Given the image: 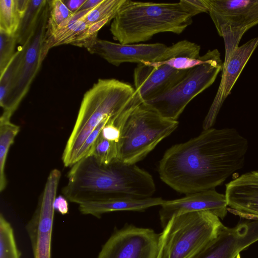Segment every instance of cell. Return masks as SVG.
I'll return each mask as SVG.
<instances>
[{
  "mask_svg": "<svg viewBox=\"0 0 258 258\" xmlns=\"http://www.w3.org/2000/svg\"><path fill=\"white\" fill-rule=\"evenodd\" d=\"M217 32L224 40V61L244 34L258 25V0H205Z\"/></svg>",
  "mask_w": 258,
  "mask_h": 258,
  "instance_id": "9c48e42d",
  "label": "cell"
},
{
  "mask_svg": "<svg viewBox=\"0 0 258 258\" xmlns=\"http://www.w3.org/2000/svg\"><path fill=\"white\" fill-rule=\"evenodd\" d=\"M180 199L166 200L160 206L159 217L163 228L174 216L184 213L207 211L223 219L227 213V204L225 195L217 192L215 188L202 190Z\"/></svg>",
  "mask_w": 258,
  "mask_h": 258,
  "instance_id": "2e32d148",
  "label": "cell"
},
{
  "mask_svg": "<svg viewBox=\"0 0 258 258\" xmlns=\"http://www.w3.org/2000/svg\"><path fill=\"white\" fill-rule=\"evenodd\" d=\"M189 70H178L161 61L140 63L134 70L135 89L143 101H147L173 87Z\"/></svg>",
  "mask_w": 258,
  "mask_h": 258,
  "instance_id": "5bb4252c",
  "label": "cell"
},
{
  "mask_svg": "<svg viewBox=\"0 0 258 258\" xmlns=\"http://www.w3.org/2000/svg\"><path fill=\"white\" fill-rule=\"evenodd\" d=\"M224 225L207 211L173 216L160 233L156 258H190L215 238Z\"/></svg>",
  "mask_w": 258,
  "mask_h": 258,
  "instance_id": "5b68a950",
  "label": "cell"
},
{
  "mask_svg": "<svg viewBox=\"0 0 258 258\" xmlns=\"http://www.w3.org/2000/svg\"><path fill=\"white\" fill-rule=\"evenodd\" d=\"M79 47H85L90 53L97 54L115 66L124 62H156L167 47L161 43L122 44L100 39L97 35L86 39Z\"/></svg>",
  "mask_w": 258,
  "mask_h": 258,
  "instance_id": "7c38bea8",
  "label": "cell"
},
{
  "mask_svg": "<svg viewBox=\"0 0 258 258\" xmlns=\"http://www.w3.org/2000/svg\"><path fill=\"white\" fill-rule=\"evenodd\" d=\"M119 116L111 118L104 126L100 133L103 138L107 140L118 143L120 136V130L116 125L115 121Z\"/></svg>",
  "mask_w": 258,
  "mask_h": 258,
  "instance_id": "f1b7e54d",
  "label": "cell"
},
{
  "mask_svg": "<svg viewBox=\"0 0 258 258\" xmlns=\"http://www.w3.org/2000/svg\"><path fill=\"white\" fill-rule=\"evenodd\" d=\"M20 127L10 120L0 119V191L6 187L8 181L5 174V165L8 152Z\"/></svg>",
  "mask_w": 258,
  "mask_h": 258,
  "instance_id": "ffe728a7",
  "label": "cell"
},
{
  "mask_svg": "<svg viewBox=\"0 0 258 258\" xmlns=\"http://www.w3.org/2000/svg\"><path fill=\"white\" fill-rule=\"evenodd\" d=\"M102 1L103 0H86L79 11L93 9L101 3Z\"/></svg>",
  "mask_w": 258,
  "mask_h": 258,
  "instance_id": "1f68e13d",
  "label": "cell"
},
{
  "mask_svg": "<svg viewBox=\"0 0 258 258\" xmlns=\"http://www.w3.org/2000/svg\"><path fill=\"white\" fill-rule=\"evenodd\" d=\"M258 46V36L238 46L226 61H223L219 87L209 110L203 122V130L212 127L218 113L244 67Z\"/></svg>",
  "mask_w": 258,
  "mask_h": 258,
  "instance_id": "9a60e30c",
  "label": "cell"
},
{
  "mask_svg": "<svg viewBox=\"0 0 258 258\" xmlns=\"http://www.w3.org/2000/svg\"><path fill=\"white\" fill-rule=\"evenodd\" d=\"M225 195L228 211L246 220H258V170L226 184Z\"/></svg>",
  "mask_w": 258,
  "mask_h": 258,
  "instance_id": "e0dca14e",
  "label": "cell"
},
{
  "mask_svg": "<svg viewBox=\"0 0 258 258\" xmlns=\"http://www.w3.org/2000/svg\"><path fill=\"white\" fill-rule=\"evenodd\" d=\"M61 174L56 168L50 172L37 208L26 225L34 258H51L53 204Z\"/></svg>",
  "mask_w": 258,
  "mask_h": 258,
  "instance_id": "30bf717a",
  "label": "cell"
},
{
  "mask_svg": "<svg viewBox=\"0 0 258 258\" xmlns=\"http://www.w3.org/2000/svg\"><path fill=\"white\" fill-rule=\"evenodd\" d=\"M49 17L48 1L40 14L35 28L27 42L22 45V54L9 92L0 104L3 112L0 119L10 120L28 93L44 59L43 49Z\"/></svg>",
  "mask_w": 258,
  "mask_h": 258,
  "instance_id": "52a82bcc",
  "label": "cell"
},
{
  "mask_svg": "<svg viewBox=\"0 0 258 258\" xmlns=\"http://www.w3.org/2000/svg\"><path fill=\"white\" fill-rule=\"evenodd\" d=\"M67 177L62 193L78 205L117 197L148 198L156 190L152 176L136 164L118 159L101 164L91 154L75 163Z\"/></svg>",
  "mask_w": 258,
  "mask_h": 258,
  "instance_id": "7a4b0ae2",
  "label": "cell"
},
{
  "mask_svg": "<svg viewBox=\"0 0 258 258\" xmlns=\"http://www.w3.org/2000/svg\"><path fill=\"white\" fill-rule=\"evenodd\" d=\"M223 62L218 57L189 69L175 86L155 98L143 102L162 116L177 120L189 102L211 86L222 71Z\"/></svg>",
  "mask_w": 258,
  "mask_h": 258,
  "instance_id": "ba28073f",
  "label": "cell"
},
{
  "mask_svg": "<svg viewBox=\"0 0 258 258\" xmlns=\"http://www.w3.org/2000/svg\"><path fill=\"white\" fill-rule=\"evenodd\" d=\"M236 258H241L240 255L239 254H238L237 255V256H236Z\"/></svg>",
  "mask_w": 258,
  "mask_h": 258,
  "instance_id": "d6a6232c",
  "label": "cell"
},
{
  "mask_svg": "<svg viewBox=\"0 0 258 258\" xmlns=\"http://www.w3.org/2000/svg\"><path fill=\"white\" fill-rule=\"evenodd\" d=\"M178 124L177 120L162 116L142 102L128 114L120 126L118 159L136 164L173 133Z\"/></svg>",
  "mask_w": 258,
  "mask_h": 258,
  "instance_id": "8992f818",
  "label": "cell"
},
{
  "mask_svg": "<svg viewBox=\"0 0 258 258\" xmlns=\"http://www.w3.org/2000/svg\"><path fill=\"white\" fill-rule=\"evenodd\" d=\"M194 17L186 0L156 3L125 0L111 24L114 39L127 44L147 41L162 32L179 34Z\"/></svg>",
  "mask_w": 258,
  "mask_h": 258,
  "instance_id": "277c9868",
  "label": "cell"
},
{
  "mask_svg": "<svg viewBox=\"0 0 258 258\" xmlns=\"http://www.w3.org/2000/svg\"><path fill=\"white\" fill-rule=\"evenodd\" d=\"M47 0H29L27 9L21 19L17 33V42L23 45L34 31Z\"/></svg>",
  "mask_w": 258,
  "mask_h": 258,
  "instance_id": "44dd1931",
  "label": "cell"
},
{
  "mask_svg": "<svg viewBox=\"0 0 258 258\" xmlns=\"http://www.w3.org/2000/svg\"><path fill=\"white\" fill-rule=\"evenodd\" d=\"M125 0H103L95 8L83 17L90 26L94 23L108 19H113Z\"/></svg>",
  "mask_w": 258,
  "mask_h": 258,
  "instance_id": "cb8c5ba5",
  "label": "cell"
},
{
  "mask_svg": "<svg viewBox=\"0 0 258 258\" xmlns=\"http://www.w3.org/2000/svg\"><path fill=\"white\" fill-rule=\"evenodd\" d=\"M247 139L234 128L204 130L169 148L159 161L160 179L185 195L215 188L242 168Z\"/></svg>",
  "mask_w": 258,
  "mask_h": 258,
  "instance_id": "6da1fadb",
  "label": "cell"
},
{
  "mask_svg": "<svg viewBox=\"0 0 258 258\" xmlns=\"http://www.w3.org/2000/svg\"><path fill=\"white\" fill-rule=\"evenodd\" d=\"M17 43V35L0 30V73L5 70L15 53Z\"/></svg>",
  "mask_w": 258,
  "mask_h": 258,
  "instance_id": "4316f807",
  "label": "cell"
},
{
  "mask_svg": "<svg viewBox=\"0 0 258 258\" xmlns=\"http://www.w3.org/2000/svg\"><path fill=\"white\" fill-rule=\"evenodd\" d=\"M53 207L54 211H56L62 215H65L69 212V204L67 199L61 195L56 197Z\"/></svg>",
  "mask_w": 258,
  "mask_h": 258,
  "instance_id": "f546056e",
  "label": "cell"
},
{
  "mask_svg": "<svg viewBox=\"0 0 258 258\" xmlns=\"http://www.w3.org/2000/svg\"><path fill=\"white\" fill-rule=\"evenodd\" d=\"M64 4L73 13L80 10L86 0H62Z\"/></svg>",
  "mask_w": 258,
  "mask_h": 258,
  "instance_id": "4dcf8cb0",
  "label": "cell"
},
{
  "mask_svg": "<svg viewBox=\"0 0 258 258\" xmlns=\"http://www.w3.org/2000/svg\"><path fill=\"white\" fill-rule=\"evenodd\" d=\"M143 102L130 84L115 79H100L84 95L78 116L62 155L64 166H72L87 137L103 121L117 117Z\"/></svg>",
  "mask_w": 258,
  "mask_h": 258,
  "instance_id": "3957f363",
  "label": "cell"
},
{
  "mask_svg": "<svg viewBox=\"0 0 258 258\" xmlns=\"http://www.w3.org/2000/svg\"><path fill=\"white\" fill-rule=\"evenodd\" d=\"M258 241V220H247L233 227L225 226L217 236L190 258H236Z\"/></svg>",
  "mask_w": 258,
  "mask_h": 258,
  "instance_id": "4fadbf2b",
  "label": "cell"
},
{
  "mask_svg": "<svg viewBox=\"0 0 258 258\" xmlns=\"http://www.w3.org/2000/svg\"><path fill=\"white\" fill-rule=\"evenodd\" d=\"M92 155L101 164L118 159L117 143L107 140L100 134L88 155Z\"/></svg>",
  "mask_w": 258,
  "mask_h": 258,
  "instance_id": "d4e9b609",
  "label": "cell"
},
{
  "mask_svg": "<svg viewBox=\"0 0 258 258\" xmlns=\"http://www.w3.org/2000/svg\"><path fill=\"white\" fill-rule=\"evenodd\" d=\"M91 10L74 13L58 27L50 30H46L43 49L44 58L52 47L63 44L72 45L78 39L89 26L83 17Z\"/></svg>",
  "mask_w": 258,
  "mask_h": 258,
  "instance_id": "d6986e66",
  "label": "cell"
},
{
  "mask_svg": "<svg viewBox=\"0 0 258 258\" xmlns=\"http://www.w3.org/2000/svg\"><path fill=\"white\" fill-rule=\"evenodd\" d=\"M48 4L49 17L47 25V30L58 27L73 14L69 10L62 0L48 1Z\"/></svg>",
  "mask_w": 258,
  "mask_h": 258,
  "instance_id": "484cf974",
  "label": "cell"
},
{
  "mask_svg": "<svg viewBox=\"0 0 258 258\" xmlns=\"http://www.w3.org/2000/svg\"><path fill=\"white\" fill-rule=\"evenodd\" d=\"M14 231L2 214L0 216V258H20Z\"/></svg>",
  "mask_w": 258,
  "mask_h": 258,
  "instance_id": "603a6c76",
  "label": "cell"
},
{
  "mask_svg": "<svg viewBox=\"0 0 258 258\" xmlns=\"http://www.w3.org/2000/svg\"><path fill=\"white\" fill-rule=\"evenodd\" d=\"M159 237L153 229L127 225L112 233L97 258H156Z\"/></svg>",
  "mask_w": 258,
  "mask_h": 258,
  "instance_id": "8fae6325",
  "label": "cell"
},
{
  "mask_svg": "<svg viewBox=\"0 0 258 258\" xmlns=\"http://www.w3.org/2000/svg\"><path fill=\"white\" fill-rule=\"evenodd\" d=\"M22 17L17 9L16 0L0 1V30L17 35Z\"/></svg>",
  "mask_w": 258,
  "mask_h": 258,
  "instance_id": "7402d4cb",
  "label": "cell"
},
{
  "mask_svg": "<svg viewBox=\"0 0 258 258\" xmlns=\"http://www.w3.org/2000/svg\"><path fill=\"white\" fill-rule=\"evenodd\" d=\"M111 118L113 117H110L103 121L92 131V132L87 137L86 141L79 151L77 156L76 162L83 157L87 156L89 154L91 148H92L98 136H99L103 127Z\"/></svg>",
  "mask_w": 258,
  "mask_h": 258,
  "instance_id": "83f0119b",
  "label": "cell"
},
{
  "mask_svg": "<svg viewBox=\"0 0 258 258\" xmlns=\"http://www.w3.org/2000/svg\"><path fill=\"white\" fill-rule=\"evenodd\" d=\"M165 201L160 197L144 199L117 197L82 203L79 205V210L83 214L91 215L100 218L103 214L111 212L143 211L154 206H161Z\"/></svg>",
  "mask_w": 258,
  "mask_h": 258,
  "instance_id": "ac0fdd59",
  "label": "cell"
}]
</instances>
